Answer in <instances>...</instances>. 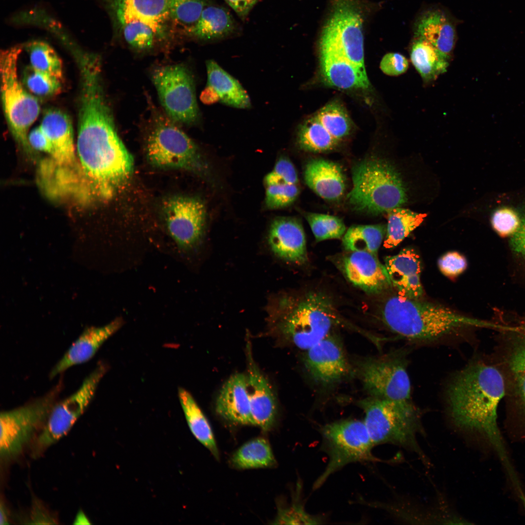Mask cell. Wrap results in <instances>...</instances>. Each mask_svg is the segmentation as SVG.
<instances>
[{
    "mask_svg": "<svg viewBox=\"0 0 525 525\" xmlns=\"http://www.w3.org/2000/svg\"><path fill=\"white\" fill-rule=\"evenodd\" d=\"M100 78L93 72L82 77L77 149L90 187L108 199L129 179L134 161L117 134Z\"/></svg>",
    "mask_w": 525,
    "mask_h": 525,
    "instance_id": "obj_1",
    "label": "cell"
},
{
    "mask_svg": "<svg viewBox=\"0 0 525 525\" xmlns=\"http://www.w3.org/2000/svg\"><path fill=\"white\" fill-rule=\"evenodd\" d=\"M505 395L503 376L490 355L474 359L456 373L446 391L449 415L457 427L478 436L504 467L511 464L497 423Z\"/></svg>",
    "mask_w": 525,
    "mask_h": 525,
    "instance_id": "obj_2",
    "label": "cell"
},
{
    "mask_svg": "<svg viewBox=\"0 0 525 525\" xmlns=\"http://www.w3.org/2000/svg\"><path fill=\"white\" fill-rule=\"evenodd\" d=\"M380 312L381 320L389 330L415 343L437 342L468 329L492 325L440 304L398 294L389 298Z\"/></svg>",
    "mask_w": 525,
    "mask_h": 525,
    "instance_id": "obj_3",
    "label": "cell"
},
{
    "mask_svg": "<svg viewBox=\"0 0 525 525\" xmlns=\"http://www.w3.org/2000/svg\"><path fill=\"white\" fill-rule=\"evenodd\" d=\"M490 354L505 384V427L514 439H525V316L500 318Z\"/></svg>",
    "mask_w": 525,
    "mask_h": 525,
    "instance_id": "obj_4",
    "label": "cell"
},
{
    "mask_svg": "<svg viewBox=\"0 0 525 525\" xmlns=\"http://www.w3.org/2000/svg\"><path fill=\"white\" fill-rule=\"evenodd\" d=\"M271 315L281 334L305 350L343 323L331 297L317 290L280 296Z\"/></svg>",
    "mask_w": 525,
    "mask_h": 525,
    "instance_id": "obj_5",
    "label": "cell"
},
{
    "mask_svg": "<svg viewBox=\"0 0 525 525\" xmlns=\"http://www.w3.org/2000/svg\"><path fill=\"white\" fill-rule=\"evenodd\" d=\"M363 420L375 446L392 444L416 454L424 464L428 459L418 441L423 436L420 414L412 401H395L370 396L359 401Z\"/></svg>",
    "mask_w": 525,
    "mask_h": 525,
    "instance_id": "obj_6",
    "label": "cell"
},
{
    "mask_svg": "<svg viewBox=\"0 0 525 525\" xmlns=\"http://www.w3.org/2000/svg\"><path fill=\"white\" fill-rule=\"evenodd\" d=\"M351 173L353 186L347 199L353 210L378 215L407 202L404 183L399 173L387 161L367 158L355 164Z\"/></svg>",
    "mask_w": 525,
    "mask_h": 525,
    "instance_id": "obj_7",
    "label": "cell"
},
{
    "mask_svg": "<svg viewBox=\"0 0 525 525\" xmlns=\"http://www.w3.org/2000/svg\"><path fill=\"white\" fill-rule=\"evenodd\" d=\"M319 433L320 449L327 455L328 463L314 482L313 490L320 488L332 475L349 464L382 461L372 453L375 445L364 421H335L322 426Z\"/></svg>",
    "mask_w": 525,
    "mask_h": 525,
    "instance_id": "obj_8",
    "label": "cell"
},
{
    "mask_svg": "<svg viewBox=\"0 0 525 525\" xmlns=\"http://www.w3.org/2000/svg\"><path fill=\"white\" fill-rule=\"evenodd\" d=\"M22 47L17 45L1 51L0 70L1 99L5 115L13 137L27 154L32 153L28 130L39 114L36 98L28 93L19 81L18 62Z\"/></svg>",
    "mask_w": 525,
    "mask_h": 525,
    "instance_id": "obj_9",
    "label": "cell"
},
{
    "mask_svg": "<svg viewBox=\"0 0 525 525\" xmlns=\"http://www.w3.org/2000/svg\"><path fill=\"white\" fill-rule=\"evenodd\" d=\"M146 141L148 159L156 167L206 175L209 166L192 140L170 118L155 119Z\"/></svg>",
    "mask_w": 525,
    "mask_h": 525,
    "instance_id": "obj_10",
    "label": "cell"
},
{
    "mask_svg": "<svg viewBox=\"0 0 525 525\" xmlns=\"http://www.w3.org/2000/svg\"><path fill=\"white\" fill-rule=\"evenodd\" d=\"M354 0H336L322 32L320 49L340 55L365 70L363 19Z\"/></svg>",
    "mask_w": 525,
    "mask_h": 525,
    "instance_id": "obj_11",
    "label": "cell"
},
{
    "mask_svg": "<svg viewBox=\"0 0 525 525\" xmlns=\"http://www.w3.org/2000/svg\"><path fill=\"white\" fill-rule=\"evenodd\" d=\"M358 373L369 395L395 401H412L411 384L404 351L362 360Z\"/></svg>",
    "mask_w": 525,
    "mask_h": 525,
    "instance_id": "obj_12",
    "label": "cell"
},
{
    "mask_svg": "<svg viewBox=\"0 0 525 525\" xmlns=\"http://www.w3.org/2000/svg\"><path fill=\"white\" fill-rule=\"evenodd\" d=\"M152 80L171 119L188 125L198 121L194 80L186 66L177 64L158 67L153 71Z\"/></svg>",
    "mask_w": 525,
    "mask_h": 525,
    "instance_id": "obj_13",
    "label": "cell"
},
{
    "mask_svg": "<svg viewBox=\"0 0 525 525\" xmlns=\"http://www.w3.org/2000/svg\"><path fill=\"white\" fill-rule=\"evenodd\" d=\"M54 392L0 415V455L3 460L18 456L40 428L54 404Z\"/></svg>",
    "mask_w": 525,
    "mask_h": 525,
    "instance_id": "obj_14",
    "label": "cell"
},
{
    "mask_svg": "<svg viewBox=\"0 0 525 525\" xmlns=\"http://www.w3.org/2000/svg\"><path fill=\"white\" fill-rule=\"evenodd\" d=\"M106 370L105 364L98 365L76 391L53 406L34 443V455H38L69 432L92 399Z\"/></svg>",
    "mask_w": 525,
    "mask_h": 525,
    "instance_id": "obj_15",
    "label": "cell"
},
{
    "mask_svg": "<svg viewBox=\"0 0 525 525\" xmlns=\"http://www.w3.org/2000/svg\"><path fill=\"white\" fill-rule=\"evenodd\" d=\"M163 210L168 232L178 248L184 251L192 250L204 234V203L193 197L175 196L165 201Z\"/></svg>",
    "mask_w": 525,
    "mask_h": 525,
    "instance_id": "obj_16",
    "label": "cell"
},
{
    "mask_svg": "<svg viewBox=\"0 0 525 525\" xmlns=\"http://www.w3.org/2000/svg\"><path fill=\"white\" fill-rule=\"evenodd\" d=\"M304 364L311 379L324 386L341 381L351 369L341 342L332 333L306 350Z\"/></svg>",
    "mask_w": 525,
    "mask_h": 525,
    "instance_id": "obj_17",
    "label": "cell"
},
{
    "mask_svg": "<svg viewBox=\"0 0 525 525\" xmlns=\"http://www.w3.org/2000/svg\"><path fill=\"white\" fill-rule=\"evenodd\" d=\"M119 31L131 24L151 27L159 41L166 39L171 20L166 0H105Z\"/></svg>",
    "mask_w": 525,
    "mask_h": 525,
    "instance_id": "obj_18",
    "label": "cell"
},
{
    "mask_svg": "<svg viewBox=\"0 0 525 525\" xmlns=\"http://www.w3.org/2000/svg\"><path fill=\"white\" fill-rule=\"evenodd\" d=\"M339 268L352 284L368 294H380L392 286L385 264L373 254L348 251L342 258Z\"/></svg>",
    "mask_w": 525,
    "mask_h": 525,
    "instance_id": "obj_19",
    "label": "cell"
},
{
    "mask_svg": "<svg viewBox=\"0 0 525 525\" xmlns=\"http://www.w3.org/2000/svg\"><path fill=\"white\" fill-rule=\"evenodd\" d=\"M268 241L273 253L281 259L299 265L308 261L305 233L297 219L280 217L274 219Z\"/></svg>",
    "mask_w": 525,
    "mask_h": 525,
    "instance_id": "obj_20",
    "label": "cell"
},
{
    "mask_svg": "<svg viewBox=\"0 0 525 525\" xmlns=\"http://www.w3.org/2000/svg\"><path fill=\"white\" fill-rule=\"evenodd\" d=\"M247 348L246 385L253 425L267 431L275 421V398L270 385L252 358L249 345Z\"/></svg>",
    "mask_w": 525,
    "mask_h": 525,
    "instance_id": "obj_21",
    "label": "cell"
},
{
    "mask_svg": "<svg viewBox=\"0 0 525 525\" xmlns=\"http://www.w3.org/2000/svg\"><path fill=\"white\" fill-rule=\"evenodd\" d=\"M385 265L399 295L420 299L423 295L420 281L421 264L420 256L413 248H404L396 255L386 256Z\"/></svg>",
    "mask_w": 525,
    "mask_h": 525,
    "instance_id": "obj_22",
    "label": "cell"
},
{
    "mask_svg": "<svg viewBox=\"0 0 525 525\" xmlns=\"http://www.w3.org/2000/svg\"><path fill=\"white\" fill-rule=\"evenodd\" d=\"M122 324V320L117 318L104 326L86 329L52 368L50 377L53 378L72 366L89 360Z\"/></svg>",
    "mask_w": 525,
    "mask_h": 525,
    "instance_id": "obj_23",
    "label": "cell"
},
{
    "mask_svg": "<svg viewBox=\"0 0 525 525\" xmlns=\"http://www.w3.org/2000/svg\"><path fill=\"white\" fill-rule=\"evenodd\" d=\"M415 36L432 44L449 60L457 35L455 24L450 16L441 10L431 9L424 12L417 19Z\"/></svg>",
    "mask_w": 525,
    "mask_h": 525,
    "instance_id": "obj_24",
    "label": "cell"
},
{
    "mask_svg": "<svg viewBox=\"0 0 525 525\" xmlns=\"http://www.w3.org/2000/svg\"><path fill=\"white\" fill-rule=\"evenodd\" d=\"M217 413L225 419L253 425L246 385V375L236 373L223 385L216 402Z\"/></svg>",
    "mask_w": 525,
    "mask_h": 525,
    "instance_id": "obj_25",
    "label": "cell"
},
{
    "mask_svg": "<svg viewBox=\"0 0 525 525\" xmlns=\"http://www.w3.org/2000/svg\"><path fill=\"white\" fill-rule=\"evenodd\" d=\"M40 127L49 139L52 158L58 165L72 167L75 163L73 131L69 116L58 109H50L44 114Z\"/></svg>",
    "mask_w": 525,
    "mask_h": 525,
    "instance_id": "obj_26",
    "label": "cell"
},
{
    "mask_svg": "<svg viewBox=\"0 0 525 525\" xmlns=\"http://www.w3.org/2000/svg\"><path fill=\"white\" fill-rule=\"evenodd\" d=\"M320 51V72L327 85L343 89L368 88L365 70L333 52Z\"/></svg>",
    "mask_w": 525,
    "mask_h": 525,
    "instance_id": "obj_27",
    "label": "cell"
},
{
    "mask_svg": "<svg viewBox=\"0 0 525 525\" xmlns=\"http://www.w3.org/2000/svg\"><path fill=\"white\" fill-rule=\"evenodd\" d=\"M306 184L321 198L330 201L340 199L346 188L345 175L337 164L322 158L310 160L306 165Z\"/></svg>",
    "mask_w": 525,
    "mask_h": 525,
    "instance_id": "obj_28",
    "label": "cell"
},
{
    "mask_svg": "<svg viewBox=\"0 0 525 525\" xmlns=\"http://www.w3.org/2000/svg\"><path fill=\"white\" fill-rule=\"evenodd\" d=\"M207 85L217 93L220 101L226 105L242 109L251 104L247 93L239 82L222 68L215 61L206 62Z\"/></svg>",
    "mask_w": 525,
    "mask_h": 525,
    "instance_id": "obj_29",
    "label": "cell"
},
{
    "mask_svg": "<svg viewBox=\"0 0 525 525\" xmlns=\"http://www.w3.org/2000/svg\"><path fill=\"white\" fill-rule=\"evenodd\" d=\"M235 23L226 9L217 6L206 7L196 23L188 33L202 40L223 38L233 33Z\"/></svg>",
    "mask_w": 525,
    "mask_h": 525,
    "instance_id": "obj_30",
    "label": "cell"
},
{
    "mask_svg": "<svg viewBox=\"0 0 525 525\" xmlns=\"http://www.w3.org/2000/svg\"><path fill=\"white\" fill-rule=\"evenodd\" d=\"M178 398L188 426L194 437L219 459V454L210 423L192 396L186 389H178Z\"/></svg>",
    "mask_w": 525,
    "mask_h": 525,
    "instance_id": "obj_31",
    "label": "cell"
},
{
    "mask_svg": "<svg viewBox=\"0 0 525 525\" xmlns=\"http://www.w3.org/2000/svg\"><path fill=\"white\" fill-rule=\"evenodd\" d=\"M410 55L412 64L426 82L435 80L446 71L449 66V59L432 44L420 37L415 36Z\"/></svg>",
    "mask_w": 525,
    "mask_h": 525,
    "instance_id": "obj_32",
    "label": "cell"
},
{
    "mask_svg": "<svg viewBox=\"0 0 525 525\" xmlns=\"http://www.w3.org/2000/svg\"><path fill=\"white\" fill-rule=\"evenodd\" d=\"M230 462L236 469H248L272 467L276 460L268 441L258 438L240 447L232 456Z\"/></svg>",
    "mask_w": 525,
    "mask_h": 525,
    "instance_id": "obj_33",
    "label": "cell"
},
{
    "mask_svg": "<svg viewBox=\"0 0 525 525\" xmlns=\"http://www.w3.org/2000/svg\"><path fill=\"white\" fill-rule=\"evenodd\" d=\"M387 224L384 246L393 248L398 246L411 232L419 226L426 216L400 207L387 212Z\"/></svg>",
    "mask_w": 525,
    "mask_h": 525,
    "instance_id": "obj_34",
    "label": "cell"
},
{
    "mask_svg": "<svg viewBox=\"0 0 525 525\" xmlns=\"http://www.w3.org/2000/svg\"><path fill=\"white\" fill-rule=\"evenodd\" d=\"M386 230V226L383 224L352 226L343 235V247L347 251H366L377 255Z\"/></svg>",
    "mask_w": 525,
    "mask_h": 525,
    "instance_id": "obj_35",
    "label": "cell"
},
{
    "mask_svg": "<svg viewBox=\"0 0 525 525\" xmlns=\"http://www.w3.org/2000/svg\"><path fill=\"white\" fill-rule=\"evenodd\" d=\"M297 141L302 149L314 153L334 149L339 141L333 137L315 116L301 124L298 130Z\"/></svg>",
    "mask_w": 525,
    "mask_h": 525,
    "instance_id": "obj_36",
    "label": "cell"
},
{
    "mask_svg": "<svg viewBox=\"0 0 525 525\" xmlns=\"http://www.w3.org/2000/svg\"><path fill=\"white\" fill-rule=\"evenodd\" d=\"M25 48L30 66L33 69L62 80V60L49 44L42 41L34 40L28 42Z\"/></svg>",
    "mask_w": 525,
    "mask_h": 525,
    "instance_id": "obj_37",
    "label": "cell"
},
{
    "mask_svg": "<svg viewBox=\"0 0 525 525\" xmlns=\"http://www.w3.org/2000/svg\"><path fill=\"white\" fill-rule=\"evenodd\" d=\"M328 131L339 141L349 135L352 123L346 109L338 102H332L315 116Z\"/></svg>",
    "mask_w": 525,
    "mask_h": 525,
    "instance_id": "obj_38",
    "label": "cell"
},
{
    "mask_svg": "<svg viewBox=\"0 0 525 525\" xmlns=\"http://www.w3.org/2000/svg\"><path fill=\"white\" fill-rule=\"evenodd\" d=\"M171 21L184 28L186 32L196 23L207 0H166Z\"/></svg>",
    "mask_w": 525,
    "mask_h": 525,
    "instance_id": "obj_39",
    "label": "cell"
},
{
    "mask_svg": "<svg viewBox=\"0 0 525 525\" xmlns=\"http://www.w3.org/2000/svg\"><path fill=\"white\" fill-rule=\"evenodd\" d=\"M305 217L317 242L339 239L346 232V228L344 222L338 217L307 212L305 213Z\"/></svg>",
    "mask_w": 525,
    "mask_h": 525,
    "instance_id": "obj_40",
    "label": "cell"
},
{
    "mask_svg": "<svg viewBox=\"0 0 525 525\" xmlns=\"http://www.w3.org/2000/svg\"><path fill=\"white\" fill-rule=\"evenodd\" d=\"M275 521L278 524L319 525L324 523L325 519L322 515L307 511L299 491L290 504L280 508Z\"/></svg>",
    "mask_w": 525,
    "mask_h": 525,
    "instance_id": "obj_41",
    "label": "cell"
},
{
    "mask_svg": "<svg viewBox=\"0 0 525 525\" xmlns=\"http://www.w3.org/2000/svg\"><path fill=\"white\" fill-rule=\"evenodd\" d=\"M23 83L35 95L48 97L57 94L61 89V81L57 78L38 71L31 66L23 73Z\"/></svg>",
    "mask_w": 525,
    "mask_h": 525,
    "instance_id": "obj_42",
    "label": "cell"
},
{
    "mask_svg": "<svg viewBox=\"0 0 525 525\" xmlns=\"http://www.w3.org/2000/svg\"><path fill=\"white\" fill-rule=\"evenodd\" d=\"M266 187L265 204L270 209L282 208L291 205L299 193L297 184H280Z\"/></svg>",
    "mask_w": 525,
    "mask_h": 525,
    "instance_id": "obj_43",
    "label": "cell"
},
{
    "mask_svg": "<svg viewBox=\"0 0 525 525\" xmlns=\"http://www.w3.org/2000/svg\"><path fill=\"white\" fill-rule=\"evenodd\" d=\"M298 180L293 163L286 158L279 159L273 169L264 178L266 186L280 184H297Z\"/></svg>",
    "mask_w": 525,
    "mask_h": 525,
    "instance_id": "obj_44",
    "label": "cell"
},
{
    "mask_svg": "<svg viewBox=\"0 0 525 525\" xmlns=\"http://www.w3.org/2000/svg\"><path fill=\"white\" fill-rule=\"evenodd\" d=\"M494 229L502 237L512 235L518 229L521 220L510 209L504 208L496 210L491 218Z\"/></svg>",
    "mask_w": 525,
    "mask_h": 525,
    "instance_id": "obj_45",
    "label": "cell"
},
{
    "mask_svg": "<svg viewBox=\"0 0 525 525\" xmlns=\"http://www.w3.org/2000/svg\"><path fill=\"white\" fill-rule=\"evenodd\" d=\"M440 271L445 276L454 277L462 273L466 268L465 258L457 252H449L442 256L438 261Z\"/></svg>",
    "mask_w": 525,
    "mask_h": 525,
    "instance_id": "obj_46",
    "label": "cell"
},
{
    "mask_svg": "<svg viewBox=\"0 0 525 525\" xmlns=\"http://www.w3.org/2000/svg\"><path fill=\"white\" fill-rule=\"evenodd\" d=\"M380 67L381 70L389 76H398L405 72L409 63L407 58L399 53L389 52L382 58Z\"/></svg>",
    "mask_w": 525,
    "mask_h": 525,
    "instance_id": "obj_47",
    "label": "cell"
},
{
    "mask_svg": "<svg viewBox=\"0 0 525 525\" xmlns=\"http://www.w3.org/2000/svg\"><path fill=\"white\" fill-rule=\"evenodd\" d=\"M510 237V250L515 258L525 267V218L521 221L518 229Z\"/></svg>",
    "mask_w": 525,
    "mask_h": 525,
    "instance_id": "obj_48",
    "label": "cell"
},
{
    "mask_svg": "<svg viewBox=\"0 0 525 525\" xmlns=\"http://www.w3.org/2000/svg\"><path fill=\"white\" fill-rule=\"evenodd\" d=\"M28 140L32 148L46 152L52 156V144L40 126L35 127L31 131L28 136Z\"/></svg>",
    "mask_w": 525,
    "mask_h": 525,
    "instance_id": "obj_49",
    "label": "cell"
},
{
    "mask_svg": "<svg viewBox=\"0 0 525 525\" xmlns=\"http://www.w3.org/2000/svg\"><path fill=\"white\" fill-rule=\"evenodd\" d=\"M260 0H225L242 19H244Z\"/></svg>",
    "mask_w": 525,
    "mask_h": 525,
    "instance_id": "obj_50",
    "label": "cell"
},
{
    "mask_svg": "<svg viewBox=\"0 0 525 525\" xmlns=\"http://www.w3.org/2000/svg\"><path fill=\"white\" fill-rule=\"evenodd\" d=\"M200 99L202 102L207 105L212 104L220 101L216 91L213 88L208 85L202 91Z\"/></svg>",
    "mask_w": 525,
    "mask_h": 525,
    "instance_id": "obj_51",
    "label": "cell"
},
{
    "mask_svg": "<svg viewBox=\"0 0 525 525\" xmlns=\"http://www.w3.org/2000/svg\"><path fill=\"white\" fill-rule=\"evenodd\" d=\"M0 525H7L9 524L8 513L5 506L2 501L0 503Z\"/></svg>",
    "mask_w": 525,
    "mask_h": 525,
    "instance_id": "obj_52",
    "label": "cell"
},
{
    "mask_svg": "<svg viewBox=\"0 0 525 525\" xmlns=\"http://www.w3.org/2000/svg\"><path fill=\"white\" fill-rule=\"evenodd\" d=\"M74 521L75 522L74 523L75 524H89V520L82 511L78 512Z\"/></svg>",
    "mask_w": 525,
    "mask_h": 525,
    "instance_id": "obj_53",
    "label": "cell"
}]
</instances>
